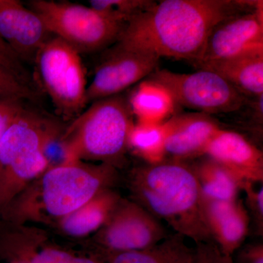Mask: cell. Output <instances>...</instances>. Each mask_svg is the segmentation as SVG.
<instances>
[{
  "label": "cell",
  "instance_id": "2e32d148",
  "mask_svg": "<svg viewBox=\"0 0 263 263\" xmlns=\"http://www.w3.org/2000/svg\"><path fill=\"white\" fill-rule=\"evenodd\" d=\"M197 69L215 72L246 97L263 95V50L227 59L199 62Z\"/></svg>",
  "mask_w": 263,
  "mask_h": 263
},
{
  "label": "cell",
  "instance_id": "5bb4252c",
  "mask_svg": "<svg viewBox=\"0 0 263 263\" xmlns=\"http://www.w3.org/2000/svg\"><path fill=\"white\" fill-rule=\"evenodd\" d=\"M205 224L213 241L228 257L243 245L250 230V218L243 202L214 200L202 197Z\"/></svg>",
  "mask_w": 263,
  "mask_h": 263
},
{
  "label": "cell",
  "instance_id": "7c38bea8",
  "mask_svg": "<svg viewBox=\"0 0 263 263\" xmlns=\"http://www.w3.org/2000/svg\"><path fill=\"white\" fill-rule=\"evenodd\" d=\"M53 35L33 10L18 0H0V37L24 62L34 63Z\"/></svg>",
  "mask_w": 263,
  "mask_h": 263
},
{
  "label": "cell",
  "instance_id": "4fadbf2b",
  "mask_svg": "<svg viewBox=\"0 0 263 263\" xmlns=\"http://www.w3.org/2000/svg\"><path fill=\"white\" fill-rule=\"evenodd\" d=\"M164 126L166 159L181 162L205 155L208 145L222 128L213 116L194 111L174 115Z\"/></svg>",
  "mask_w": 263,
  "mask_h": 263
},
{
  "label": "cell",
  "instance_id": "277c9868",
  "mask_svg": "<svg viewBox=\"0 0 263 263\" xmlns=\"http://www.w3.org/2000/svg\"><path fill=\"white\" fill-rule=\"evenodd\" d=\"M27 7L41 18L52 35L81 54L111 47L127 25L91 7L68 2L32 0Z\"/></svg>",
  "mask_w": 263,
  "mask_h": 263
},
{
  "label": "cell",
  "instance_id": "30bf717a",
  "mask_svg": "<svg viewBox=\"0 0 263 263\" xmlns=\"http://www.w3.org/2000/svg\"><path fill=\"white\" fill-rule=\"evenodd\" d=\"M160 59L148 52L124 47L116 43L107 49L86 89L87 105L122 94L158 69Z\"/></svg>",
  "mask_w": 263,
  "mask_h": 263
},
{
  "label": "cell",
  "instance_id": "f1b7e54d",
  "mask_svg": "<svg viewBox=\"0 0 263 263\" xmlns=\"http://www.w3.org/2000/svg\"><path fill=\"white\" fill-rule=\"evenodd\" d=\"M23 103L16 100H0V138L25 108Z\"/></svg>",
  "mask_w": 263,
  "mask_h": 263
},
{
  "label": "cell",
  "instance_id": "5b68a950",
  "mask_svg": "<svg viewBox=\"0 0 263 263\" xmlns=\"http://www.w3.org/2000/svg\"><path fill=\"white\" fill-rule=\"evenodd\" d=\"M77 50L60 38H50L34 59L36 75L57 114L73 121L86 108V69Z\"/></svg>",
  "mask_w": 263,
  "mask_h": 263
},
{
  "label": "cell",
  "instance_id": "52a82bcc",
  "mask_svg": "<svg viewBox=\"0 0 263 263\" xmlns=\"http://www.w3.org/2000/svg\"><path fill=\"white\" fill-rule=\"evenodd\" d=\"M146 80L165 88L176 104L199 112L228 114L243 108L247 97L220 76L210 70L198 69L193 73H179L167 69H157Z\"/></svg>",
  "mask_w": 263,
  "mask_h": 263
},
{
  "label": "cell",
  "instance_id": "ffe728a7",
  "mask_svg": "<svg viewBox=\"0 0 263 263\" xmlns=\"http://www.w3.org/2000/svg\"><path fill=\"white\" fill-rule=\"evenodd\" d=\"M183 235L174 233L150 248L114 254L108 263H193L194 248Z\"/></svg>",
  "mask_w": 263,
  "mask_h": 263
},
{
  "label": "cell",
  "instance_id": "cb8c5ba5",
  "mask_svg": "<svg viewBox=\"0 0 263 263\" xmlns=\"http://www.w3.org/2000/svg\"><path fill=\"white\" fill-rule=\"evenodd\" d=\"M38 99L39 95L32 85L0 66V100L24 102L36 101Z\"/></svg>",
  "mask_w": 263,
  "mask_h": 263
},
{
  "label": "cell",
  "instance_id": "4316f807",
  "mask_svg": "<svg viewBox=\"0 0 263 263\" xmlns=\"http://www.w3.org/2000/svg\"><path fill=\"white\" fill-rule=\"evenodd\" d=\"M0 66L11 71L27 84L32 85L30 76L24 67V62L1 37H0Z\"/></svg>",
  "mask_w": 263,
  "mask_h": 263
},
{
  "label": "cell",
  "instance_id": "44dd1931",
  "mask_svg": "<svg viewBox=\"0 0 263 263\" xmlns=\"http://www.w3.org/2000/svg\"><path fill=\"white\" fill-rule=\"evenodd\" d=\"M165 129L160 124L135 123L128 138V148L146 164L160 163L166 159Z\"/></svg>",
  "mask_w": 263,
  "mask_h": 263
},
{
  "label": "cell",
  "instance_id": "9a60e30c",
  "mask_svg": "<svg viewBox=\"0 0 263 263\" xmlns=\"http://www.w3.org/2000/svg\"><path fill=\"white\" fill-rule=\"evenodd\" d=\"M205 156L222 164L245 183L262 182V152L240 133L221 128L208 145Z\"/></svg>",
  "mask_w": 263,
  "mask_h": 263
},
{
  "label": "cell",
  "instance_id": "7402d4cb",
  "mask_svg": "<svg viewBox=\"0 0 263 263\" xmlns=\"http://www.w3.org/2000/svg\"><path fill=\"white\" fill-rule=\"evenodd\" d=\"M152 0H91L89 6L110 18L127 24L156 4Z\"/></svg>",
  "mask_w": 263,
  "mask_h": 263
},
{
  "label": "cell",
  "instance_id": "e0dca14e",
  "mask_svg": "<svg viewBox=\"0 0 263 263\" xmlns=\"http://www.w3.org/2000/svg\"><path fill=\"white\" fill-rule=\"evenodd\" d=\"M195 160L189 164L195 174L203 198L214 200L238 199L245 183L238 176L207 156Z\"/></svg>",
  "mask_w": 263,
  "mask_h": 263
},
{
  "label": "cell",
  "instance_id": "9c48e42d",
  "mask_svg": "<svg viewBox=\"0 0 263 263\" xmlns=\"http://www.w3.org/2000/svg\"><path fill=\"white\" fill-rule=\"evenodd\" d=\"M168 235L161 221L144 208L121 200L100 230L98 240L105 251V260L114 254L150 248Z\"/></svg>",
  "mask_w": 263,
  "mask_h": 263
},
{
  "label": "cell",
  "instance_id": "3957f363",
  "mask_svg": "<svg viewBox=\"0 0 263 263\" xmlns=\"http://www.w3.org/2000/svg\"><path fill=\"white\" fill-rule=\"evenodd\" d=\"M133 119L128 97L101 99L72 121L64 138L78 160H101L114 167L128 148Z\"/></svg>",
  "mask_w": 263,
  "mask_h": 263
},
{
  "label": "cell",
  "instance_id": "ac0fdd59",
  "mask_svg": "<svg viewBox=\"0 0 263 263\" xmlns=\"http://www.w3.org/2000/svg\"><path fill=\"white\" fill-rule=\"evenodd\" d=\"M133 117L142 124H163L174 116L176 102L165 88L142 81L128 97Z\"/></svg>",
  "mask_w": 263,
  "mask_h": 263
},
{
  "label": "cell",
  "instance_id": "f546056e",
  "mask_svg": "<svg viewBox=\"0 0 263 263\" xmlns=\"http://www.w3.org/2000/svg\"><path fill=\"white\" fill-rule=\"evenodd\" d=\"M232 258L233 263H263V245L253 243L243 245Z\"/></svg>",
  "mask_w": 263,
  "mask_h": 263
},
{
  "label": "cell",
  "instance_id": "d4e9b609",
  "mask_svg": "<svg viewBox=\"0 0 263 263\" xmlns=\"http://www.w3.org/2000/svg\"><path fill=\"white\" fill-rule=\"evenodd\" d=\"M256 183H246L243 190L246 195V209L256 233H263V188H256Z\"/></svg>",
  "mask_w": 263,
  "mask_h": 263
},
{
  "label": "cell",
  "instance_id": "603a6c76",
  "mask_svg": "<svg viewBox=\"0 0 263 263\" xmlns=\"http://www.w3.org/2000/svg\"><path fill=\"white\" fill-rule=\"evenodd\" d=\"M42 152L48 169L69 165L80 161L76 158L58 126L46 136L43 141Z\"/></svg>",
  "mask_w": 263,
  "mask_h": 263
},
{
  "label": "cell",
  "instance_id": "8fae6325",
  "mask_svg": "<svg viewBox=\"0 0 263 263\" xmlns=\"http://www.w3.org/2000/svg\"><path fill=\"white\" fill-rule=\"evenodd\" d=\"M262 3L258 1L252 9L228 17L215 26L208 38L201 60L196 63L263 50Z\"/></svg>",
  "mask_w": 263,
  "mask_h": 263
},
{
  "label": "cell",
  "instance_id": "8992f818",
  "mask_svg": "<svg viewBox=\"0 0 263 263\" xmlns=\"http://www.w3.org/2000/svg\"><path fill=\"white\" fill-rule=\"evenodd\" d=\"M57 124L24 108L0 138V203L15 183L34 179L48 169L42 146Z\"/></svg>",
  "mask_w": 263,
  "mask_h": 263
},
{
  "label": "cell",
  "instance_id": "d6986e66",
  "mask_svg": "<svg viewBox=\"0 0 263 263\" xmlns=\"http://www.w3.org/2000/svg\"><path fill=\"white\" fill-rule=\"evenodd\" d=\"M121 198L111 190H104L90 201L62 218V229L72 236H84L103 228Z\"/></svg>",
  "mask_w": 263,
  "mask_h": 263
},
{
  "label": "cell",
  "instance_id": "83f0119b",
  "mask_svg": "<svg viewBox=\"0 0 263 263\" xmlns=\"http://www.w3.org/2000/svg\"><path fill=\"white\" fill-rule=\"evenodd\" d=\"M193 263H233V260L223 254L212 240L195 243Z\"/></svg>",
  "mask_w": 263,
  "mask_h": 263
},
{
  "label": "cell",
  "instance_id": "7a4b0ae2",
  "mask_svg": "<svg viewBox=\"0 0 263 263\" xmlns=\"http://www.w3.org/2000/svg\"><path fill=\"white\" fill-rule=\"evenodd\" d=\"M130 187L136 202L167 222L175 233L195 243L212 241L202 212L200 187L186 162L165 160L138 167L132 174Z\"/></svg>",
  "mask_w": 263,
  "mask_h": 263
},
{
  "label": "cell",
  "instance_id": "6da1fadb",
  "mask_svg": "<svg viewBox=\"0 0 263 263\" xmlns=\"http://www.w3.org/2000/svg\"><path fill=\"white\" fill-rule=\"evenodd\" d=\"M257 1L163 0L126 25L117 43L161 57L201 60L213 29L228 17L254 8Z\"/></svg>",
  "mask_w": 263,
  "mask_h": 263
},
{
  "label": "cell",
  "instance_id": "484cf974",
  "mask_svg": "<svg viewBox=\"0 0 263 263\" xmlns=\"http://www.w3.org/2000/svg\"><path fill=\"white\" fill-rule=\"evenodd\" d=\"M102 257L74 255L57 249H45L30 259L29 263H105Z\"/></svg>",
  "mask_w": 263,
  "mask_h": 263
},
{
  "label": "cell",
  "instance_id": "ba28073f",
  "mask_svg": "<svg viewBox=\"0 0 263 263\" xmlns=\"http://www.w3.org/2000/svg\"><path fill=\"white\" fill-rule=\"evenodd\" d=\"M116 174L110 164L84 166L80 161L48 169L41 182L43 208L50 215L63 218L108 190Z\"/></svg>",
  "mask_w": 263,
  "mask_h": 263
}]
</instances>
